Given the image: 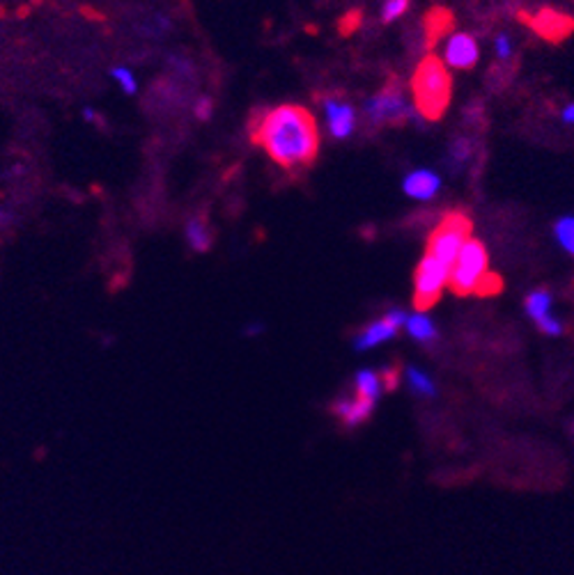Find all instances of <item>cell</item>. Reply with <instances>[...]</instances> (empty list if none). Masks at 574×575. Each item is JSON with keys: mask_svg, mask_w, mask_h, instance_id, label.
I'll use <instances>...</instances> for the list:
<instances>
[{"mask_svg": "<svg viewBox=\"0 0 574 575\" xmlns=\"http://www.w3.org/2000/svg\"><path fill=\"white\" fill-rule=\"evenodd\" d=\"M251 141L285 170L310 167L319 151L315 115L309 108L294 104H283L256 113L251 122Z\"/></svg>", "mask_w": 574, "mask_h": 575, "instance_id": "6da1fadb", "label": "cell"}, {"mask_svg": "<svg viewBox=\"0 0 574 575\" xmlns=\"http://www.w3.org/2000/svg\"><path fill=\"white\" fill-rule=\"evenodd\" d=\"M412 94L416 110L425 120L439 122L453 99V76L437 56H425L412 76Z\"/></svg>", "mask_w": 574, "mask_h": 575, "instance_id": "7a4b0ae2", "label": "cell"}, {"mask_svg": "<svg viewBox=\"0 0 574 575\" xmlns=\"http://www.w3.org/2000/svg\"><path fill=\"white\" fill-rule=\"evenodd\" d=\"M471 229H474V225H471V218L466 213L448 211L441 218L437 229L430 234L425 254L453 269L462 245L466 244V239H471Z\"/></svg>", "mask_w": 574, "mask_h": 575, "instance_id": "3957f363", "label": "cell"}, {"mask_svg": "<svg viewBox=\"0 0 574 575\" xmlns=\"http://www.w3.org/2000/svg\"><path fill=\"white\" fill-rule=\"evenodd\" d=\"M487 266H490V257H487L485 245L478 239H466L448 275V285L453 294H475V287L483 280V275L487 273Z\"/></svg>", "mask_w": 574, "mask_h": 575, "instance_id": "277c9868", "label": "cell"}, {"mask_svg": "<svg viewBox=\"0 0 574 575\" xmlns=\"http://www.w3.org/2000/svg\"><path fill=\"white\" fill-rule=\"evenodd\" d=\"M409 117L412 108L396 76L388 78V83L366 101V120L372 126H402Z\"/></svg>", "mask_w": 574, "mask_h": 575, "instance_id": "5b68a950", "label": "cell"}, {"mask_svg": "<svg viewBox=\"0 0 574 575\" xmlns=\"http://www.w3.org/2000/svg\"><path fill=\"white\" fill-rule=\"evenodd\" d=\"M448 266H444L430 254H425L421 260L416 275H413V305H416L418 312H428L430 307L437 305L441 289L448 282Z\"/></svg>", "mask_w": 574, "mask_h": 575, "instance_id": "8992f818", "label": "cell"}, {"mask_svg": "<svg viewBox=\"0 0 574 575\" xmlns=\"http://www.w3.org/2000/svg\"><path fill=\"white\" fill-rule=\"evenodd\" d=\"M519 21L531 28L538 37H543L544 42L552 44L565 42L574 32V16L553 10V7H543V10L533 12V14L519 12Z\"/></svg>", "mask_w": 574, "mask_h": 575, "instance_id": "52a82bcc", "label": "cell"}, {"mask_svg": "<svg viewBox=\"0 0 574 575\" xmlns=\"http://www.w3.org/2000/svg\"><path fill=\"white\" fill-rule=\"evenodd\" d=\"M404 323H407V314H404V310H397V307H393V310L387 312V316H384V319L370 323L366 330H361L359 335L354 337V348L356 351L375 348L377 344L387 342V339H393V337H396V332L400 330Z\"/></svg>", "mask_w": 574, "mask_h": 575, "instance_id": "ba28073f", "label": "cell"}, {"mask_svg": "<svg viewBox=\"0 0 574 575\" xmlns=\"http://www.w3.org/2000/svg\"><path fill=\"white\" fill-rule=\"evenodd\" d=\"M322 106L324 113H326V122H329V133L335 141L350 138L356 124V113L350 101H344L338 94H329V97L322 99Z\"/></svg>", "mask_w": 574, "mask_h": 575, "instance_id": "9c48e42d", "label": "cell"}, {"mask_svg": "<svg viewBox=\"0 0 574 575\" xmlns=\"http://www.w3.org/2000/svg\"><path fill=\"white\" fill-rule=\"evenodd\" d=\"M478 57H481V51H478L474 37L466 32H455L450 37L448 47H446V63L450 67L459 69V72H471L478 64Z\"/></svg>", "mask_w": 574, "mask_h": 575, "instance_id": "30bf717a", "label": "cell"}, {"mask_svg": "<svg viewBox=\"0 0 574 575\" xmlns=\"http://www.w3.org/2000/svg\"><path fill=\"white\" fill-rule=\"evenodd\" d=\"M453 28H455V16L448 7H432V10H428V14L423 16L425 47L432 48L441 37L453 32Z\"/></svg>", "mask_w": 574, "mask_h": 575, "instance_id": "8fae6325", "label": "cell"}, {"mask_svg": "<svg viewBox=\"0 0 574 575\" xmlns=\"http://www.w3.org/2000/svg\"><path fill=\"white\" fill-rule=\"evenodd\" d=\"M377 401L368 399V397H361V394H354L352 399H338L334 404V413L338 415L340 420L344 422V425L350 426H356L361 425V422H366L368 417H370L372 408H375Z\"/></svg>", "mask_w": 574, "mask_h": 575, "instance_id": "7c38bea8", "label": "cell"}, {"mask_svg": "<svg viewBox=\"0 0 574 575\" xmlns=\"http://www.w3.org/2000/svg\"><path fill=\"white\" fill-rule=\"evenodd\" d=\"M439 186H441L439 176L430 170L412 172V175L404 179V184H402L404 193H407L409 197H416V200H432V197L437 195Z\"/></svg>", "mask_w": 574, "mask_h": 575, "instance_id": "4fadbf2b", "label": "cell"}, {"mask_svg": "<svg viewBox=\"0 0 574 575\" xmlns=\"http://www.w3.org/2000/svg\"><path fill=\"white\" fill-rule=\"evenodd\" d=\"M184 234H187L188 248L196 250V253H207V250L212 248V241H214V234H212V229H209L207 220L200 216L188 218Z\"/></svg>", "mask_w": 574, "mask_h": 575, "instance_id": "5bb4252c", "label": "cell"}, {"mask_svg": "<svg viewBox=\"0 0 574 575\" xmlns=\"http://www.w3.org/2000/svg\"><path fill=\"white\" fill-rule=\"evenodd\" d=\"M407 332L409 335L416 339V342L421 344H432L437 342V328H434V323L430 322V316H425L423 312H418V314L413 316H407Z\"/></svg>", "mask_w": 574, "mask_h": 575, "instance_id": "9a60e30c", "label": "cell"}, {"mask_svg": "<svg viewBox=\"0 0 574 575\" xmlns=\"http://www.w3.org/2000/svg\"><path fill=\"white\" fill-rule=\"evenodd\" d=\"M354 388H356V394H361V397H368V399H372V401H379L384 381H381V376L377 372L363 369V372L356 373Z\"/></svg>", "mask_w": 574, "mask_h": 575, "instance_id": "2e32d148", "label": "cell"}, {"mask_svg": "<svg viewBox=\"0 0 574 575\" xmlns=\"http://www.w3.org/2000/svg\"><path fill=\"white\" fill-rule=\"evenodd\" d=\"M407 385L416 397H425V399L437 397V385L432 383L428 373L416 367H407Z\"/></svg>", "mask_w": 574, "mask_h": 575, "instance_id": "e0dca14e", "label": "cell"}, {"mask_svg": "<svg viewBox=\"0 0 574 575\" xmlns=\"http://www.w3.org/2000/svg\"><path fill=\"white\" fill-rule=\"evenodd\" d=\"M526 314L531 316L533 322H538L543 316L549 314V307H552V294L547 289H535L526 296Z\"/></svg>", "mask_w": 574, "mask_h": 575, "instance_id": "ac0fdd59", "label": "cell"}, {"mask_svg": "<svg viewBox=\"0 0 574 575\" xmlns=\"http://www.w3.org/2000/svg\"><path fill=\"white\" fill-rule=\"evenodd\" d=\"M110 78H113L115 83H117V88H120L122 94H126V97H134V94L138 92V81L134 69L115 64V67L110 69Z\"/></svg>", "mask_w": 574, "mask_h": 575, "instance_id": "d6986e66", "label": "cell"}, {"mask_svg": "<svg viewBox=\"0 0 574 575\" xmlns=\"http://www.w3.org/2000/svg\"><path fill=\"white\" fill-rule=\"evenodd\" d=\"M553 234H556L559 244L563 245V250L574 254V218H561L553 227Z\"/></svg>", "mask_w": 574, "mask_h": 575, "instance_id": "ffe728a7", "label": "cell"}, {"mask_svg": "<svg viewBox=\"0 0 574 575\" xmlns=\"http://www.w3.org/2000/svg\"><path fill=\"white\" fill-rule=\"evenodd\" d=\"M409 3H412V0H387L384 7H381V21L393 23L396 19H400V16L409 10Z\"/></svg>", "mask_w": 574, "mask_h": 575, "instance_id": "44dd1931", "label": "cell"}, {"mask_svg": "<svg viewBox=\"0 0 574 575\" xmlns=\"http://www.w3.org/2000/svg\"><path fill=\"white\" fill-rule=\"evenodd\" d=\"M501 287H503L501 278H499L496 273H490V270H487V273L483 275V280L478 282V287H475V294L478 296L499 294V291H501Z\"/></svg>", "mask_w": 574, "mask_h": 575, "instance_id": "7402d4cb", "label": "cell"}, {"mask_svg": "<svg viewBox=\"0 0 574 575\" xmlns=\"http://www.w3.org/2000/svg\"><path fill=\"white\" fill-rule=\"evenodd\" d=\"M535 326H538L544 335H561V332H563V323H561L559 319H553L552 314L538 319V322H535Z\"/></svg>", "mask_w": 574, "mask_h": 575, "instance_id": "603a6c76", "label": "cell"}, {"mask_svg": "<svg viewBox=\"0 0 574 575\" xmlns=\"http://www.w3.org/2000/svg\"><path fill=\"white\" fill-rule=\"evenodd\" d=\"M194 113L200 122H207L212 117V113H214V101L209 97H200L194 106Z\"/></svg>", "mask_w": 574, "mask_h": 575, "instance_id": "cb8c5ba5", "label": "cell"}, {"mask_svg": "<svg viewBox=\"0 0 574 575\" xmlns=\"http://www.w3.org/2000/svg\"><path fill=\"white\" fill-rule=\"evenodd\" d=\"M361 23V14L359 12H352V14L343 16V21H340V32L343 35H350V32H354V28Z\"/></svg>", "mask_w": 574, "mask_h": 575, "instance_id": "d4e9b609", "label": "cell"}, {"mask_svg": "<svg viewBox=\"0 0 574 575\" xmlns=\"http://www.w3.org/2000/svg\"><path fill=\"white\" fill-rule=\"evenodd\" d=\"M469 151H471V147H469V142H466V141L455 142V145H453V159H455V163H465V161H466V156H469Z\"/></svg>", "mask_w": 574, "mask_h": 575, "instance_id": "484cf974", "label": "cell"}, {"mask_svg": "<svg viewBox=\"0 0 574 575\" xmlns=\"http://www.w3.org/2000/svg\"><path fill=\"white\" fill-rule=\"evenodd\" d=\"M496 53L501 57H510L512 56V47H510V39H508L506 35H499L496 37Z\"/></svg>", "mask_w": 574, "mask_h": 575, "instance_id": "4316f807", "label": "cell"}, {"mask_svg": "<svg viewBox=\"0 0 574 575\" xmlns=\"http://www.w3.org/2000/svg\"><path fill=\"white\" fill-rule=\"evenodd\" d=\"M83 120L85 122H100V115H97V110H94V108H85L83 110Z\"/></svg>", "mask_w": 574, "mask_h": 575, "instance_id": "83f0119b", "label": "cell"}, {"mask_svg": "<svg viewBox=\"0 0 574 575\" xmlns=\"http://www.w3.org/2000/svg\"><path fill=\"white\" fill-rule=\"evenodd\" d=\"M563 120L565 122H574V104H570L568 108L563 110Z\"/></svg>", "mask_w": 574, "mask_h": 575, "instance_id": "f1b7e54d", "label": "cell"}]
</instances>
